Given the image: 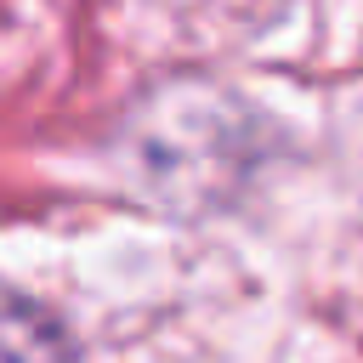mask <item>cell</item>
Segmentation results:
<instances>
[{
  "mask_svg": "<svg viewBox=\"0 0 363 363\" xmlns=\"http://www.w3.org/2000/svg\"><path fill=\"white\" fill-rule=\"evenodd\" d=\"M6 363H68V335L23 295L6 301Z\"/></svg>",
  "mask_w": 363,
  "mask_h": 363,
  "instance_id": "1",
  "label": "cell"
}]
</instances>
